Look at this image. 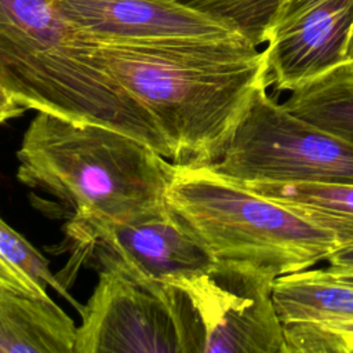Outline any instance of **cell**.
Listing matches in <instances>:
<instances>
[{
  "instance_id": "cell-1",
  "label": "cell",
  "mask_w": 353,
  "mask_h": 353,
  "mask_svg": "<svg viewBox=\"0 0 353 353\" xmlns=\"http://www.w3.org/2000/svg\"><path fill=\"white\" fill-rule=\"evenodd\" d=\"M94 44L99 65L153 117L179 165L216 161L255 90L268 85L263 52L240 37Z\"/></svg>"
},
{
  "instance_id": "cell-2",
  "label": "cell",
  "mask_w": 353,
  "mask_h": 353,
  "mask_svg": "<svg viewBox=\"0 0 353 353\" xmlns=\"http://www.w3.org/2000/svg\"><path fill=\"white\" fill-rule=\"evenodd\" d=\"M94 50L50 0H0V79L19 106L110 127L170 159L153 117L99 65Z\"/></svg>"
},
{
  "instance_id": "cell-3",
  "label": "cell",
  "mask_w": 353,
  "mask_h": 353,
  "mask_svg": "<svg viewBox=\"0 0 353 353\" xmlns=\"http://www.w3.org/2000/svg\"><path fill=\"white\" fill-rule=\"evenodd\" d=\"M17 178L66 203L72 219L119 221L165 203L174 163L110 127L37 112L17 152Z\"/></svg>"
},
{
  "instance_id": "cell-4",
  "label": "cell",
  "mask_w": 353,
  "mask_h": 353,
  "mask_svg": "<svg viewBox=\"0 0 353 353\" xmlns=\"http://www.w3.org/2000/svg\"><path fill=\"white\" fill-rule=\"evenodd\" d=\"M165 201L215 259L251 262L277 276L327 261L341 245L331 230L207 165L174 164Z\"/></svg>"
},
{
  "instance_id": "cell-5",
  "label": "cell",
  "mask_w": 353,
  "mask_h": 353,
  "mask_svg": "<svg viewBox=\"0 0 353 353\" xmlns=\"http://www.w3.org/2000/svg\"><path fill=\"white\" fill-rule=\"evenodd\" d=\"M277 277L251 262L215 259L168 288L182 353H287L273 299Z\"/></svg>"
},
{
  "instance_id": "cell-6",
  "label": "cell",
  "mask_w": 353,
  "mask_h": 353,
  "mask_svg": "<svg viewBox=\"0 0 353 353\" xmlns=\"http://www.w3.org/2000/svg\"><path fill=\"white\" fill-rule=\"evenodd\" d=\"M259 85L221 157L205 164L234 181L353 185V143L291 113Z\"/></svg>"
},
{
  "instance_id": "cell-7",
  "label": "cell",
  "mask_w": 353,
  "mask_h": 353,
  "mask_svg": "<svg viewBox=\"0 0 353 353\" xmlns=\"http://www.w3.org/2000/svg\"><path fill=\"white\" fill-rule=\"evenodd\" d=\"M69 236L92 252L101 270L117 272L163 299L215 261L167 201L119 221L70 219Z\"/></svg>"
},
{
  "instance_id": "cell-8",
  "label": "cell",
  "mask_w": 353,
  "mask_h": 353,
  "mask_svg": "<svg viewBox=\"0 0 353 353\" xmlns=\"http://www.w3.org/2000/svg\"><path fill=\"white\" fill-rule=\"evenodd\" d=\"M266 84L294 91L353 61V0H281L268 30Z\"/></svg>"
},
{
  "instance_id": "cell-9",
  "label": "cell",
  "mask_w": 353,
  "mask_h": 353,
  "mask_svg": "<svg viewBox=\"0 0 353 353\" xmlns=\"http://www.w3.org/2000/svg\"><path fill=\"white\" fill-rule=\"evenodd\" d=\"M74 353H182L178 328L163 298L112 270H99L83 306Z\"/></svg>"
},
{
  "instance_id": "cell-10",
  "label": "cell",
  "mask_w": 353,
  "mask_h": 353,
  "mask_svg": "<svg viewBox=\"0 0 353 353\" xmlns=\"http://www.w3.org/2000/svg\"><path fill=\"white\" fill-rule=\"evenodd\" d=\"M55 12L97 43L244 39L174 0H50Z\"/></svg>"
},
{
  "instance_id": "cell-11",
  "label": "cell",
  "mask_w": 353,
  "mask_h": 353,
  "mask_svg": "<svg viewBox=\"0 0 353 353\" xmlns=\"http://www.w3.org/2000/svg\"><path fill=\"white\" fill-rule=\"evenodd\" d=\"M76 332L50 295L0 285V353H74Z\"/></svg>"
},
{
  "instance_id": "cell-12",
  "label": "cell",
  "mask_w": 353,
  "mask_h": 353,
  "mask_svg": "<svg viewBox=\"0 0 353 353\" xmlns=\"http://www.w3.org/2000/svg\"><path fill=\"white\" fill-rule=\"evenodd\" d=\"M277 313L285 323H353V283L320 269L281 274L273 285Z\"/></svg>"
},
{
  "instance_id": "cell-13",
  "label": "cell",
  "mask_w": 353,
  "mask_h": 353,
  "mask_svg": "<svg viewBox=\"0 0 353 353\" xmlns=\"http://www.w3.org/2000/svg\"><path fill=\"white\" fill-rule=\"evenodd\" d=\"M243 183L331 230L341 245L353 244V185L273 181Z\"/></svg>"
},
{
  "instance_id": "cell-14",
  "label": "cell",
  "mask_w": 353,
  "mask_h": 353,
  "mask_svg": "<svg viewBox=\"0 0 353 353\" xmlns=\"http://www.w3.org/2000/svg\"><path fill=\"white\" fill-rule=\"evenodd\" d=\"M283 105L298 117L353 143V61L291 91Z\"/></svg>"
},
{
  "instance_id": "cell-15",
  "label": "cell",
  "mask_w": 353,
  "mask_h": 353,
  "mask_svg": "<svg viewBox=\"0 0 353 353\" xmlns=\"http://www.w3.org/2000/svg\"><path fill=\"white\" fill-rule=\"evenodd\" d=\"M203 12L258 47L266 43L269 25L281 0H174Z\"/></svg>"
},
{
  "instance_id": "cell-16",
  "label": "cell",
  "mask_w": 353,
  "mask_h": 353,
  "mask_svg": "<svg viewBox=\"0 0 353 353\" xmlns=\"http://www.w3.org/2000/svg\"><path fill=\"white\" fill-rule=\"evenodd\" d=\"M0 259L30 279L43 291H47L50 287L70 301L79 310L83 309V306L70 298L66 287L50 270L48 261L3 218H0Z\"/></svg>"
},
{
  "instance_id": "cell-17",
  "label": "cell",
  "mask_w": 353,
  "mask_h": 353,
  "mask_svg": "<svg viewBox=\"0 0 353 353\" xmlns=\"http://www.w3.org/2000/svg\"><path fill=\"white\" fill-rule=\"evenodd\" d=\"M287 353H353V323H285Z\"/></svg>"
},
{
  "instance_id": "cell-18",
  "label": "cell",
  "mask_w": 353,
  "mask_h": 353,
  "mask_svg": "<svg viewBox=\"0 0 353 353\" xmlns=\"http://www.w3.org/2000/svg\"><path fill=\"white\" fill-rule=\"evenodd\" d=\"M0 281H3L6 285H8L11 288L25 292V294L48 295L47 291H43L36 283H33L30 279H28L22 273L17 272L14 268H11L8 263H6L3 259H0Z\"/></svg>"
},
{
  "instance_id": "cell-19",
  "label": "cell",
  "mask_w": 353,
  "mask_h": 353,
  "mask_svg": "<svg viewBox=\"0 0 353 353\" xmlns=\"http://www.w3.org/2000/svg\"><path fill=\"white\" fill-rule=\"evenodd\" d=\"M25 109L19 106L6 90L0 79V125L12 117L19 116Z\"/></svg>"
},
{
  "instance_id": "cell-20",
  "label": "cell",
  "mask_w": 353,
  "mask_h": 353,
  "mask_svg": "<svg viewBox=\"0 0 353 353\" xmlns=\"http://www.w3.org/2000/svg\"><path fill=\"white\" fill-rule=\"evenodd\" d=\"M328 266L335 269H353V244L339 245L328 258Z\"/></svg>"
},
{
  "instance_id": "cell-21",
  "label": "cell",
  "mask_w": 353,
  "mask_h": 353,
  "mask_svg": "<svg viewBox=\"0 0 353 353\" xmlns=\"http://www.w3.org/2000/svg\"><path fill=\"white\" fill-rule=\"evenodd\" d=\"M0 285H6V284H4L3 281H0ZM7 287H8V285H7Z\"/></svg>"
}]
</instances>
